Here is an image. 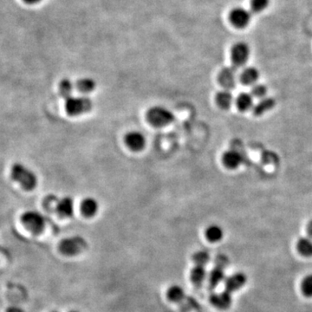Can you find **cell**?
I'll list each match as a JSON object with an SVG mask.
<instances>
[{"label":"cell","mask_w":312,"mask_h":312,"mask_svg":"<svg viewBox=\"0 0 312 312\" xmlns=\"http://www.w3.org/2000/svg\"><path fill=\"white\" fill-rule=\"evenodd\" d=\"M99 204L96 199L92 197L85 198L81 203V211L86 217H93L98 212Z\"/></svg>","instance_id":"obj_16"},{"label":"cell","mask_w":312,"mask_h":312,"mask_svg":"<svg viewBox=\"0 0 312 312\" xmlns=\"http://www.w3.org/2000/svg\"><path fill=\"white\" fill-rule=\"evenodd\" d=\"M124 141L127 147L133 151H140L145 147V136L140 131H129L126 133Z\"/></svg>","instance_id":"obj_9"},{"label":"cell","mask_w":312,"mask_h":312,"mask_svg":"<svg viewBox=\"0 0 312 312\" xmlns=\"http://www.w3.org/2000/svg\"><path fill=\"white\" fill-rule=\"evenodd\" d=\"M232 302H233L232 293L227 290L219 293H213L210 297V303L218 309H228L231 306Z\"/></svg>","instance_id":"obj_11"},{"label":"cell","mask_w":312,"mask_h":312,"mask_svg":"<svg viewBox=\"0 0 312 312\" xmlns=\"http://www.w3.org/2000/svg\"><path fill=\"white\" fill-rule=\"evenodd\" d=\"M25 3L29 4V5H34V4L39 3L41 0H24Z\"/></svg>","instance_id":"obj_33"},{"label":"cell","mask_w":312,"mask_h":312,"mask_svg":"<svg viewBox=\"0 0 312 312\" xmlns=\"http://www.w3.org/2000/svg\"><path fill=\"white\" fill-rule=\"evenodd\" d=\"M206 277H207V273H206V268L201 265H195L192 269L191 273H190L192 282L194 283L195 285H202L204 281L206 280Z\"/></svg>","instance_id":"obj_21"},{"label":"cell","mask_w":312,"mask_h":312,"mask_svg":"<svg viewBox=\"0 0 312 312\" xmlns=\"http://www.w3.org/2000/svg\"><path fill=\"white\" fill-rule=\"evenodd\" d=\"M297 252L304 257H312V240L309 237H302L297 242Z\"/></svg>","instance_id":"obj_20"},{"label":"cell","mask_w":312,"mask_h":312,"mask_svg":"<svg viewBox=\"0 0 312 312\" xmlns=\"http://www.w3.org/2000/svg\"><path fill=\"white\" fill-rule=\"evenodd\" d=\"M214 263H215L216 264L215 267L224 269L225 267L228 266V264H229V259H228V257H227L226 255H218V256L216 257Z\"/></svg>","instance_id":"obj_30"},{"label":"cell","mask_w":312,"mask_h":312,"mask_svg":"<svg viewBox=\"0 0 312 312\" xmlns=\"http://www.w3.org/2000/svg\"><path fill=\"white\" fill-rule=\"evenodd\" d=\"M229 18H230L231 23L234 24L235 27L242 29L250 24L251 19H252V14L247 10L239 7L231 12Z\"/></svg>","instance_id":"obj_8"},{"label":"cell","mask_w":312,"mask_h":312,"mask_svg":"<svg viewBox=\"0 0 312 312\" xmlns=\"http://www.w3.org/2000/svg\"><path fill=\"white\" fill-rule=\"evenodd\" d=\"M247 277L243 273H234L225 279V287L229 292H234L242 288L246 285Z\"/></svg>","instance_id":"obj_10"},{"label":"cell","mask_w":312,"mask_h":312,"mask_svg":"<svg viewBox=\"0 0 312 312\" xmlns=\"http://www.w3.org/2000/svg\"><path fill=\"white\" fill-rule=\"evenodd\" d=\"M147 119L153 126L164 127L170 124L174 120V115L166 107L153 106L147 112Z\"/></svg>","instance_id":"obj_2"},{"label":"cell","mask_w":312,"mask_h":312,"mask_svg":"<svg viewBox=\"0 0 312 312\" xmlns=\"http://www.w3.org/2000/svg\"><path fill=\"white\" fill-rule=\"evenodd\" d=\"M306 230L308 236L312 240V219L307 224Z\"/></svg>","instance_id":"obj_32"},{"label":"cell","mask_w":312,"mask_h":312,"mask_svg":"<svg viewBox=\"0 0 312 312\" xmlns=\"http://www.w3.org/2000/svg\"><path fill=\"white\" fill-rule=\"evenodd\" d=\"M53 312H56V311H53Z\"/></svg>","instance_id":"obj_35"},{"label":"cell","mask_w":312,"mask_h":312,"mask_svg":"<svg viewBox=\"0 0 312 312\" xmlns=\"http://www.w3.org/2000/svg\"><path fill=\"white\" fill-rule=\"evenodd\" d=\"M258 78H259V71L254 67L245 68L240 76V82L246 86L256 84Z\"/></svg>","instance_id":"obj_14"},{"label":"cell","mask_w":312,"mask_h":312,"mask_svg":"<svg viewBox=\"0 0 312 312\" xmlns=\"http://www.w3.org/2000/svg\"><path fill=\"white\" fill-rule=\"evenodd\" d=\"M93 102L88 97H68L65 100V109L70 115H79L91 111Z\"/></svg>","instance_id":"obj_3"},{"label":"cell","mask_w":312,"mask_h":312,"mask_svg":"<svg viewBox=\"0 0 312 312\" xmlns=\"http://www.w3.org/2000/svg\"><path fill=\"white\" fill-rule=\"evenodd\" d=\"M205 235H206L207 240H209L210 242H218L224 237V231L222 229L221 227H219L218 225H210L209 227L206 229Z\"/></svg>","instance_id":"obj_19"},{"label":"cell","mask_w":312,"mask_h":312,"mask_svg":"<svg viewBox=\"0 0 312 312\" xmlns=\"http://www.w3.org/2000/svg\"><path fill=\"white\" fill-rule=\"evenodd\" d=\"M21 221L27 230L33 234H38L42 233L46 227V218L42 214L37 211H27L24 212L21 216Z\"/></svg>","instance_id":"obj_4"},{"label":"cell","mask_w":312,"mask_h":312,"mask_svg":"<svg viewBox=\"0 0 312 312\" xmlns=\"http://www.w3.org/2000/svg\"><path fill=\"white\" fill-rule=\"evenodd\" d=\"M250 53V47L246 42H239L235 43L231 51V57L234 66L236 68L244 66L248 61Z\"/></svg>","instance_id":"obj_6"},{"label":"cell","mask_w":312,"mask_h":312,"mask_svg":"<svg viewBox=\"0 0 312 312\" xmlns=\"http://www.w3.org/2000/svg\"><path fill=\"white\" fill-rule=\"evenodd\" d=\"M11 175L12 179L18 182L22 188L27 191L33 190L37 184V178L35 173L21 163L12 165Z\"/></svg>","instance_id":"obj_1"},{"label":"cell","mask_w":312,"mask_h":312,"mask_svg":"<svg viewBox=\"0 0 312 312\" xmlns=\"http://www.w3.org/2000/svg\"><path fill=\"white\" fill-rule=\"evenodd\" d=\"M55 211L58 215L64 218H70L74 213V200L72 198L64 197L58 200Z\"/></svg>","instance_id":"obj_13"},{"label":"cell","mask_w":312,"mask_h":312,"mask_svg":"<svg viewBox=\"0 0 312 312\" xmlns=\"http://www.w3.org/2000/svg\"><path fill=\"white\" fill-rule=\"evenodd\" d=\"M167 296L170 301L174 302V303H179L185 299V291L182 286L173 285L170 286L169 289L167 290Z\"/></svg>","instance_id":"obj_23"},{"label":"cell","mask_w":312,"mask_h":312,"mask_svg":"<svg viewBox=\"0 0 312 312\" xmlns=\"http://www.w3.org/2000/svg\"><path fill=\"white\" fill-rule=\"evenodd\" d=\"M225 273L224 269L215 267L213 268L209 274H208V284L211 288H215L222 281H224Z\"/></svg>","instance_id":"obj_22"},{"label":"cell","mask_w":312,"mask_h":312,"mask_svg":"<svg viewBox=\"0 0 312 312\" xmlns=\"http://www.w3.org/2000/svg\"><path fill=\"white\" fill-rule=\"evenodd\" d=\"M238 80V70L236 67H226L218 74V82L225 90L231 91L235 88Z\"/></svg>","instance_id":"obj_7"},{"label":"cell","mask_w":312,"mask_h":312,"mask_svg":"<svg viewBox=\"0 0 312 312\" xmlns=\"http://www.w3.org/2000/svg\"><path fill=\"white\" fill-rule=\"evenodd\" d=\"M301 290L304 296L312 297V274H309L303 278L301 282Z\"/></svg>","instance_id":"obj_27"},{"label":"cell","mask_w":312,"mask_h":312,"mask_svg":"<svg viewBox=\"0 0 312 312\" xmlns=\"http://www.w3.org/2000/svg\"><path fill=\"white\" fill-rule=\"evenodd\" d=\"M266 93V86L264 84H260V83H256V84L253 85L252 91H251V95L253 97V98H258V99H262V98L265 97Z\"/></svg>","instance_id":"obj_28"},{"label":"cell","mask_w":312,"mask_h":312,"mask_svg":"<svg viewBox=\"0 0 312 312\" xmlns=\"http://www.w3.org/2000/svg\"><path fill=\"white\" fill-rule=\"evenodd\" d=\"M222 162L227 168L236 169L242 164V155H240V152L236 151L234 149H230L225 152L222 155Z\"/></svg>","instance_id":"obj_12"},{"label":"cell","mask_w":312,"mask_h":312,"mask_svg":"<svg viewBox=\"0 0 312 312\" xmlns=\"http://www.w3.org/2000/svg\"><path fill=\"white\" fill-rule=\"evenodd\" d=\"M70 312H78V311H76V310H72V311H70Z\"/></svg>","instance_id":"obj_34"},{"label":"cell","mask_w":312,"mask_h":312,"mask_svg":"<svg viewBox=\"0 0 312 312\" xmlns=\"http://www.w3.org/2000/svg\"><path fill=\"white\" fill-rule=\"evenodd\" d=\"M216 103L221 109H228L231 108L234 103V96L228 90L219 91L215 97Z\"/></svg>","instance_id":"obj_18"},{"label":"cell","mask_w":312,"mask_h":312,"mask_svg":"<svg viewBox=\"0 0 312 312\" xmlns=\"http://www.w3.org/2000/svg\"><path fill=\"white\" fill-rule=\"evenodd\" d=\"M276 105V101L273 97H264L260 99L257 104L252 108L255 115H264V113L270 111Z\"/></svg>","instance_id":"obj_15"},{"label":"cell","mask_w":312,"mask_h":312,"mask_svg":"<svg viewBox=\"0 0 312 312\" xmlns=\"http://www.w3.org/2000/svg\"><path fill=\"white\" fill-rule=\"evenodd\" d=\"M76 87L80 92L88 94L94 91L97 87V83L95 82L94 79L91 78V77H83V78L79 79L76 83Z\"/></svg>","instance_id":"obj_24"},{"label":"cell","mask_w":312,"mask_h":312,"mask_svg":"<svg viewBox=\"0 0 312 312\" xmlns=\"http://www.w3.org/2000/svg\"><path fill=\"white\" fill-rule=\"evenodd\" d=\"M87 247L86 240L81 236L66 238L59 244V251L66 256H74L82 252Z\"/></svg>","instance_id":"obj_5"},{"label":"cell","mask_w":312,"mask_h":312,"mask_svg":"<svg viewBox=\"0 0 312 312\" xmlns=\"http://www.w3.org/2000/svg\"><path fill=\"white\" fill-rule=\"evenodd\" d=\"M193 260L196 265L205 266L210 260V255L206 251H198L193 255Z\"/></svg>","instance_id":"obj_26"},{"label":"cell","mask_w":312,"mask_h":312,"mask_svg":"<svg viewBox=\"0 0 312 312\" xmlns=\"http://www.w3.org/2000/svg\"><path fill=\"white\" fill-rule=\"evenodd\" d=\"M6 312H24V310L17 306H11L9 308H7Z\"/></svg>","instance_id":"obj_31"},{"label":"cell","mask_w":312,"mask_h":312,"mask_svg":"<svg viewBox=\"0 0 312 312\" xmlns=\"http://www.w3.org/2000/svg\"><path fill=\"white\" fill-rule=\"evenodd\" d=\"M270 0H251V6L253 12H261L266 9Z\"/></svg>","instance_id":"obj_29"},{"label":"cell","mask_w":312,"mask_h":312,"mask_svg":"<svg viewBox=\"0 0 312 312\" xmlns=\"http://www.w3.org/2000/svg\"><path fill=\"white\" fill-rule=\"evenodd\" d=\"M73 90H74V83L69 78H64L61 80L59 83V91L62 97L64 98L71 97Z\"/></svg>","instance_id":"obj_25"},{"label":"cell","mask_w":312,"mask_h":312,"mask_svg":"<svg viewBox=\"0 0 312 312\" xmlns=\"http://www.w3.org/2000/svg\"><path fill=\"white\" fill-rule=\"evenodd\" d=\"M235 103H236L237 108L240 109L241 112L248 111L254 106L253 97L250 93H246V92L240 93L237 97Z\"/></svg>","instance_id":"obj_17"}]
</instances>
